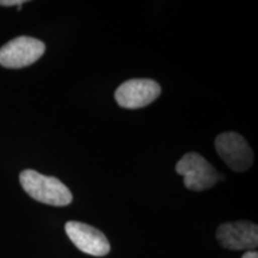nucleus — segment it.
<instances>
[{"label":"nucleus","mask_w":258,"mask_h":258,"mask_svg":"<svg viewBox=\"0 0 258 258\" xmlns=\"http://www.w3.org/2000/svg\"><path fill=\"white\" fill-rule=\"evenodd\" d=\"M215 150L226 165L235 172H244L253 164V152L240 134L226 132L215 139Z\"/></svg>","instance_id":"20e7f679"},{"label":"nucleus","mask_w":258,"mask_h":258,"mask_svg":"<svg viewBox=\"0 0 258 258\" xmlns=\"http://www.w3.org/2000/svg\"><path fill=\"white\" fill-rule=\"evenodd\" d=\"M241 258H258V252L256 250H250V251H246L243 254V257Z\"/></svg>","instance_id":"1a4fd4ad"},{"label":"nucleus","mask_w":258,"mask_h":258,"mask_svg":"<svg viewBox=\"0 0 258 258\" xmlns=\"http://www.w3.org/2000/svg\"><path fill=\"white\" fill-rule=\"evenodd\" d=\"M160 93V85L152 79H131L118 86L115 99L121 108L133 110L153 103Z\"/></svg>","instance_id":"39448f33"},{"label":"nucleus","mask_w":258,"mask_h":258,"mask_svg":"<svg viewBox=\"0 0 258 258\" xmlns=\"http://www.w3.org/2000/svg\"><path fill=\"white\" fill-rule=\"evenodd\" d=\"M64 231L71 241L82 252L95 257H103L110 252V244L101 231L88 224L79 221H69Z\"/></svg>","instance_id":"423d86ee"},{"label":"nucleus","mask_w":258,"mask_h":258,"mask_svg":"<svg viewBox=\"0 0 258 258\" xmlns=\"http://www.w3.org/2000/svg\"><path fill=\"white\" fill-rule=\"evenodd\" d=\"M217 239L227 250H254L258 245V227L249 221L226 222L219 226Z\"/></svg>","instance_id":"0eeeda50"},{"label":"nucleus","mask_w":258,"mask_h":258,"mask_svg":"<svg viewBox=\"0 0 258 258\" xmlns=\"http://www.w3.org/2000/svg\"><path fill=\"white\" fill-rule=\"evenodd\" d=\"M44 51L46 46L37 38L16 37L0 48V64L6 69H23L36 62Z\"/></svg>","instance_id":"7ed1b4c3"},{"label":"nucleus","mask_w":258,"mask_h":258,"mask_svg":"<svg viewBox=\"0 0 258 258\" xmlns=\"http://www.w3.org/2000/svg\"><path fill=\"white\" fill-rule=\"evenodd\" d=\"M24 191L36 201L54 207H64L73 201L70 189L55 177L44 176L35 170H24L19 175Z\"/></svg>","instance_id":"f257e3e1"},{"label":"nucleus","mask_w":258,"mask_h":258,"mask_svg":"<svg viewBox=\"0 0 258 258\" xmlns=\"http://www.w3.org/2000/svg\"><path fill=\"white\" fill-rule=\"evenodd\" d=\"M176 172L183 176L185 188L202 191L214 186L219 182V173L201 154L190 152L176 164Z\"/></svg>","instance_id":"f03ea898"},{"label":"nucleus","mask_w":258,"mask_h":258,"mask_svg":"<svg viewBox=\"0 0 258 258\" xmlns=\"http://www.w3.org/2000/svg\"><path fill=\"white\" fill-rule=\"evenodd\" d=\"M25 0H0V6H22Z\"/></svg>","instance_id":"6e6552de"},{"label":"nucleus","mask_w":258,"mask_h":258,"mask_svg":"<svg viewBox=\"0 0 258 258\" xmlns=\"http://www.w3.org/2000/svg\"><path fill=\"white\" fill-rule=\"evenodd\" d=\"M225 176L224 175H219V180H224Z\"/></svg>","instance_id":"9d476101"}]
</instances>
